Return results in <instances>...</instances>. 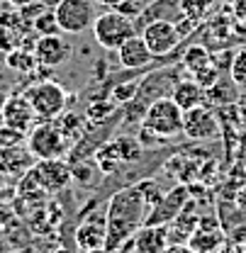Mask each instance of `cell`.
Returning <instances> with one entry per match:
<instances>
[{
  "label": "cell",
  "mask_w": 246,
  "mask_h": 253,
  "mask_svg": "<svg viewBox=\"0 0 246 253\" xmlns=\"http://www.w3.org/2000/svg\"><path fill=\"white\" fill-rule=\"evenodd\" d=\"M149 214V202L144 200L142 190L137 185L132 188L117 190L105 210L107 217V239H105V251L112 253L120 249L127 239H132L137 234V229L144 224Z\"/></svg>",
  "instance_id": "1"
},
{
  "label": "cell",
  "mask_w": 246,
  "mask_h": 253,
  "mask_svg": "<svg viewBox=\"0 0 246 253\" xmlns=\"http://www.w3.org/2000/svg\"><path fill=\"white\" fill-rule=\"evenodd\" d=\"M93 39L98 46L107 49V51H117L129 37L137 34L134 20L129 15H124L122 10L110 7L107 12H100L93 22Z\"/></svg>",
  "instance_id": "2"
},
{
  "label": "cell",
  "mask_w": 246,
  "mask_h": 253,
  "mask_svg": "<svg viewBox=\"0 0 246 253\" xmlns=\"http://www.w3.org/2000/svg\"><path fill=\"white\" fill-rule=\"evenodd\" d=\"M183 115L185 112L173 102V97L166 95V97L154 100V102L147 107V112H144L139 126L147 129V131H151L154 136L173 139V136L183 134Z\"/></svg>",
  "instance_id": "3"
},
{
  "label": "cell",
  "mask_w": 246,
  "mask_h": 253,
  "mask_svg": "<svg viewBox=\"0 0 246 253\" xmlns=\"http://www.w3.org/2000/svg\"><path fill=\"white\" fill-rule=\"evenodd\" d=\"M27 149L37 161H44V158H63V154L71 149V139L66 136L59 122L54 120H47V122H39L30 129L27 134Z\"/></svg>",
  "instance_id": "4"
},
{
  "label": "cell",
  "mask_w": 246,
  "mask_h": 253,
  "mask_svg": "<svg viewBox=\"0 0 246 253\" xmlns=\"http://www.w3.org/2000/svg\"><path fill=\"white\" fill-rule=\"evenodd\" d=\"M25 97L30 100L37 120H42V122L61 117L66 105H68V93L54 81H42V83L30 85L25 90Z\"/></svg>",
  "instance_id": "5"
},
{
  "label": "cell",
  "mask_w": 246,
  "mask_h": 253,
  "mask_svg": "<svg viewBox=\"0 0 246 253\" xmlns=\"http://www.w3.org/2000/svg\"><path fill=\"white\" fill-rule=\"evenodd\" d=\"M54 17H56L59 32L81 34L93 27L98 17V2L95 0H59L54 5Z\"/></svg>",
  "instance_id": "6"
},
{
  "label": "cell",
  "mask_w": 246,
  "mask_h": 253,
  "mask_svg": "<svg viewBox=\"0 0 246 253\" xmlns=\"http://www.w3.org/2000/svg\"><path fill=\"white\" fill-rule=\"evenodd\" d=\"M142 37L147 42V46L151 49L156 59L161 56H168L171 51H176L183 42V32L176 22H168V20H154L149 25L142 27Z\"/></svg>",
  "instance_id": "7"
},
{
  "label": "cell",
  "mask_w": 246,
  "mask_h": 253,
  "mask_svg": "<svg viewBox=\"0 0 246 253\" xmlns=\"http://www.w3.org/2000/svg\"><path fill=\"white\" fill-rule=\"evenodd\" d=\"M71 166L61 158H44V161H34L30 168V180L37 188L47 190V192H59L71 183Z\"/></svg>",
  "instance_id": "8"
},
{
  "label": "cell",
  "mask_w": 246,
  "mask_h": 253,
  "mask_svg": "<svg viewBox=\"0 0 246 253\" xmlns=\"http://www.w3.org/2000/svg\"><path fill=\"white\" fill-rule=\"evenodd\" d=\"M32 51H34V59H37V63H39L42 68H56V66H61V63H66L71 59L73 46H71V42L63 37V32H56V34H44V37H39V39L34 42Z\"/></svg>",
  "instance_id": "9"
},
{
  "label": "cell",
  "mask_w": 246,
  "mask_h": 253,
  "mask_svg": "<svg viewBox=\"0 0 246 253\" xmlns=\"http://www.w3.org/2000/svg\"><path fill=\"white\" fill-rule=\"evenodd\" d=\"M183 134L193 141H210L219 134V122L215 112L205 105H197L183 115Z\"/></svg>",
  "instance_id": "10"
},
{
  "label": "cell",
  "mask_w": 246,
  "mask_h": 253,
  "mask_svg": "<svg viewBox=\"0 0 246 253\" xmlns=\"http://www.w3.org/2000/svg\"><path fill=\"white\" fill-rule=\"evenodd\" d=\"M188 205V190L185 188H173L171 192L161 195V200L149 210L144 224H171L176 219V214Z\"/></svg>",
  "instance_id": "11"
},
{
  "label": "cell",
  "mask_w": 246,
  "mask_h": 253,
  "mask_svg": "<svg viewBox=\"0 0 246 253\" xmlns=\"http://www.w3.org/2000/svg\"><path fill=\"white\" fill-rule=\"evenodd\" d=\"M34 120H37V115H34V110H32L30 100L25 97V93L10 97L5 102V107H2V125L7 129L20 131V134L30 131L34 126Z\"/></svg>",
  "instance_id": "12"
},
{
  "label": "cell",
  "mask_w": 246,
  "mask_h": 253,
  "mask_svg": "<svg viewBox=\"0 0 246 253\" xmlns=\"http://www.w3.org/2000/svg\"><path fill=\"white\" fill-rule=\"evenodd\" d=\"M154 20H168V22H176V25L185 22L183 10H181V0H151L149 5H144V10L137 15V22H134L137 34L142 32L144 25H149Z\"/></svg>",
  "instance_id": "13"
},
{
  "label": "cell",
  "mask_w": 246,
  "mask_h": 253,
  "mask_svg": "<svg viewBox=\"0 0 246 253\" xmlns=\"http://www.w3.org/2000/svg\"><path fill=\"white\" fill-rule=\"evenodd\" d=\"M105 239H107V217H98V214H88L86 221L76 229V244L83 251H100L105 249Z\"/></svg>",
  "instance_id": "14"
},
{
  "label": "cell",
  "mask_w": 246,
  "mask_h": 253,
  "mask_svg": "<svg viewBox=\"0 0 246 253\" xmlns=\"http://www.w3.org/2000/svg\"><path fill=\"white\" fill-rule=\"evenodd\" d=\"M132 246L139 253H163L168 249V224H142L132 236Z\"/></svg>",
  "instance_id": "15"
},
{
  "label": "cell",
  "mask_w": 246,
  "mask_h": 253,
  "mask_svg": "<svg viewBox=\"0 0 246 253\" xmlns=\"http://www.w3.org/2000/svg\"><path fill=\"white\" fill-rule=\"evenodd\" d=\"M117 56H120L122 68H127V71H139V68L149 66L156 59L154 54H151V49L147 46V42H144L142 34L129 37L122 46L117 49Z\"/></svg>",
  "instance_id": "16"
},
{
  "label": "cell",
  "mask_w": 246,
  "mask_h": 253,
  "mask_svg": "<svg viewBox=\"0 0 246 253\" xmlns=\"http://www.w3.org/2000/svg\"><path fill=\"white\" fill-rule=\"evenodd\" d=\"M37 158L30 154V149H20L15 144L0 146V173L2 175H22L34 166Z\"/></svg>",
  "instance_id": "17"
},
{
  "label": "cell",
  "mask_w": 246,
  "mask_h": 253,
  "mask_svg": "<svg viewBox=\"0 0 246 253\" xmlns=\"http://www.w3.org/2000/svg\"><path fill=\"white\" fill-rule=\"evenodd\" d=\"M171 97H173V102H176L183 112H188V110H193V107L207 102L205 88H202L195 78H190V81H178V83L173 85V90H171Z\"/></svg>",
  "instance_id": "18"
},
{
  "label": "cell",
  "mask_w": 246,
  "mask_h": 253,
  "mask_svg": "<svg viewBox=\"0 0 246 253\" xmlns=\"http://www.w3.org/2000/svg\"><path fill=\"white\" fill-rule=\"evenodd\" d=\"M222 244V231L219 229H205V226H200V229H195L193 231V236L188 239V246L190 249H195V253H215V249Z\"/></svg>",
  "instance_id": "19"
},
{
  "label": "cell",
  "mask_w": 246,
  "mask_h": 253,
  "mask_svg": "<svg viewBox=\"0 0 246 253\" xmlns=\"http://www.w3.org/2000/svg\"><path fill=\"white\" fill-rule=\"evenodd\" d=\"M107 146L115 151V156L120 158V161H127V163H132V161H137V158L142 156V144H139V139L127 136V134L110 139Z\"/></svg>",
  "instance_id": "20"
},
{
  "label": "cell",
  "mask_w": 246,
  "mask_h": 253,
  "mask_svg": "<svg viewBox=\"0 0 246 253\" xmlns=\"http://www.w3.org/2000/svg\"><path fill=\"white\" fill-rule=\"evenodd\" d=\"M210 63H212V59H210V51H207L205 46H190L183 56V66L193 73V76H195L197 71L207 68Z\"/></svg>",
  "instance_id": "21"
},
{
  "label": "cell",
  "mask_w": 246,
  "mask_h": 253,
  "mask_svg": "<svg viewBox=\"0 0 246 253\" xmlns=\"http://www.w3.org/2000/svg\"><path fill=\"white\" fill-rule=\"evenodd\" d=\"M34 30L39 37L44 34H56L59 32V25H56V17H54V7H47L44 12H39L34 17Z\"/></svg>",
  "instance_id": "22"
},
{
  "label": "cell",
  "mask_w": 246,
  "mask_h": 253,
  "mask_svg": "<svg viewBox=\"0 0 246 253\" xmlns=\"http://www.w3.org/2000/svg\"><path fill=\"white\" fill-rule=\"evenodd\" d=\"M229 78L234 85L239 88H246V49H242L234 59H232V66H229Z\"/></svg>",
  "instance_id": "23"
},
{
  "label": "cell",
  "mask_w": 246,
  "mask_h": 253,
  "mask_svg": "<svg viewBox=\"0 0 246 253\" xmlns=\"http://www.w3.org/2000/svg\"><path fill=\"white\" fill-rule=\"evenodd\" d=\"M210 0H181V10H183V17L188 22H195L205 15Z\"/></svg>",
  "instance_id": "24"
},
{
  "label": "cell",
  "mask_w": 246,
  "mask_h": 253,
  "mask_svg": "<svg viewBox=\"0 0 246 253\" xmlns=\"http://www.w3.org/2000/svg\"><path fill=\"white\" fill-rule=\"evenodd\" d=\"M7 63H10L12 68H20V71H32L34 66H39L37 59H34V51L27 54V51H17V49L7 54Z\"/></svg>",
  "instance_id": "25"
},
{
  "label": "cell",
  "mask_w": 246,
  "mask_h": 253,
  "mask_svg": "<svg viewBox=\"0 0 246 253\" xmlns=\"http://www.w3.org/2000/svg\"><path fill=\"white\" fill-rule=\"evenodd\" d=\"M17 39H20V34L17 32H12L7 25H0V49L2 51H15L17 49Z\"/></svg>",
  "instance_id": "26"
},
{
  "label": "cell",
  "mask_w": 246,
  "mask_h": 253,
  "mask_svg": "<svg viewBox=\"0 0 246 253\" xmlns=\"http://www.w3.org/2000/svg\"><path fill=\"white\" fill-rule=\"evenodd\" d=\"M163 253H195V249H190L188 244H168Z\"/></svg>",
  "instance_id": "27"
},
{
  "label": "cell",
  "mask_w": 246,
  "mask_h": 253,
  "mask_svg": "<svg viewBox=\"0 0 246 253\" xmlns=\"http://www.w3.org/2000/svg\"><path fill=\"white\" fill-rule=\"evenodd\" d=\"M95 2H98V5H105V7H115V10H117V7H120V5H124L127 0H95Z\"/></svg>",
  "instance_id": "28"
},
{
  "label": "cell",
  "mask_w": 246,
  "mask_h": 253,
  "mask_svg": "<svg viewBox=\"0 0 246 253\" xmlns=\"http://www.w3.org/2000/svg\"><path fill=\"white\" fill-rule=\"evenodd\" d=\"M12 7H17V10H22V7H27V5H32V2H37V0H7Z\"/></svg>",
  "instance_id": "29"
},
{
  "label": "cell",
  "mask_w": 246,
  "mask_h": 253,
  "mask_svg": "<svg viewBox=\"0 0 246 253\" xmlns=\"http://www.w3.org/2000/svg\"><path fill=\"white\" fill-rule=\"evenodd\" d=\"M39 2H42V5H47V7H54L59 0H39Z\"/></svg>",
  "instance_id": "30"
},
{
  "label": "cell",
  "mask_w": 246,
  "mask_h": 253,
  "mask_svg": "<svg viewBox=\"0 0 246 253\" xmlns=\"http://www.w3.org/2000/svg\"><path fill=\"white\" fill-rule=\"evenodd\" d=\"M2 190H5V175L0 173V197H2Z\"/></svg>",
  "instance_id": "31"
},
{
  "label": "cell",
  "mask_w": 246,
  "mask_h": 253,
  "mask_svg": "<svg viewBox=\"0 0 246 253\" xmlns=\"http://www.w3.org/2000/svg\"><path fill=\"white\" fill-rule=\"evenodd\" d=\"M132 253H139V251H132Z\"/></svg>",
  "instance_id": "32"
},
{
  "label": "cell",
  "mask_w": 246,
  "mask_h": 253,
  "mask_svg": "<svg viewBox=\"0 0 246 253\" xmlns=\"http://www.w3.org/2000/svg\"><path fill=\"white\" fill-rule=\"evenodd\" d=\"M0 2H2V0H0Z\"/></svg>",
  "instance_id": "33"
}]
</instances>
